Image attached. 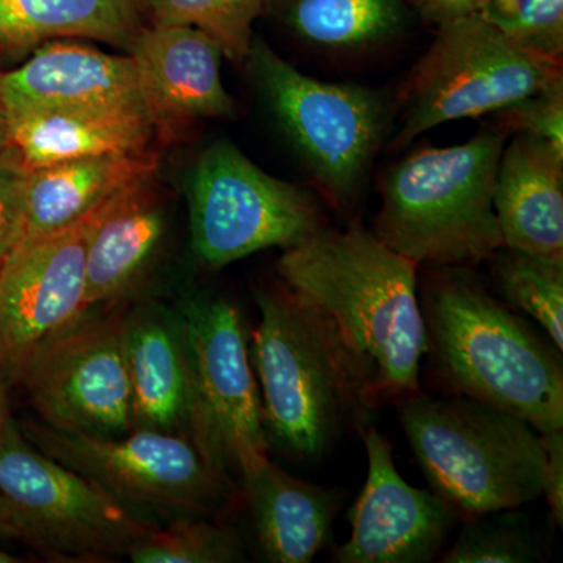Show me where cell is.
Here are the masks:
<instances>
[{
	"mask_svg": "<svg viewBox=\"0 0 563 563\" xmlns=\"http://www.w3.org/2000/svg\"><path fill=\"white\" fill-rule=\"evenodd\" d=\"M154 180L139 181L103 206L88 242L87 310L129 301L161 258L169 220Z\"/></svg>",
	"mask_w": 563,
	"mask_h": 563,
	"instance_id": "ac0fdd59",
	"label": "cell"
},
{
	"mask_svg": "<svg viewBox=\"0 0 563 563\" xmlns=\"http://www.w3.org/2000/svg\"><path fill=\"white\" fill-rule=\"evenodd\" d=\"M255 302L261 321L250 357L268 442L320 461L347 428L368 420L357 374L328 318L282 282L258 287Z\"/></svg>",
	"mask_w": 563,
	"mask_h": 563,
	"instance_id": "3957f363",
	"label": "cell"
},
{
	"mask_svg": "<svg viewBox=\"0 0 563 563\" xmlns=\"http://www.w3.org/2000/svg\"><path fill=\"white\" fill-rule=\"evenodd\" d=\"M404 0H266L265 11L303 43L331 54L383 47L407 27Z\"/></svg>",
	"mask_w": 563,
	"mask_h": 563,
	"instance_id": "cb8c5ba5",
	"label": "cell"
},
{
	"mask_svg": "<svg viewBox=\"0 0 563 563\" xmlns=\"http://www.w3.org/2000/svg\"><path fill=\"white\" fill-rule=\"evenodd\" d=\"M498 128L548 141L563 152V77L523 101L499 110Z\"/></svg>",
	"mask_w": 563,
	"mask_h": 563,
	"instance_id": "f546056e",
	"label": "cell"
},
{
	"mask_svg": "<svg viewBox=\"0 0 563 563\" xmlns=\"http://www.w3.org/2000/svg\"><path fill=\"white\" fill-rule=\"evenodd\" d=\"M7 114L32 110L143 106L131 55L107 54L79 43L41 44L21 68L0 70Z\"/></svg>",
	"mask_w": 563,
	"mask_h": 563,
	"instance_id": "e0dca14e",
	"label": "cell"
},
{
	"mask_svg": "<svg viewBox=\"0 0 563 563\" xmlns=\"http://www.w3.org/2000/svg\"><path fill=\"white\" fill-rule=\"evenodd\" d=\"M129 559L133 563H235L246 561V555L235 529L190 515L152 529Z\"/></svg>",
	"mask_w": 563,
	"mask_h": 563,
	"instance_id": "4316f807",
	"label": "cell"
},
{
	"mask_svg": "<svg viewBox=\"0 0 563 563\" xmlns=\"http://www.w3.org/2000/svg\"><path fill=\"white\" fill-rule=\"evenodd\" d=\"M0 265H2V262H0Z\"/></svg>",
	"mask_w": 563,
	"mask_h": 563,
	"instance_id": "74e56055",
	"label": "cell"
},
{
	"mask_svg": "<svg viewBox=\"0 0 563 563\" xmlns=\"http://www.w3.org/2000/svg\"><path fill=\"white\" fill-rule=\"evenodd\" d=\"M25 437L109 493L143 520L173 521L217 514L231 498V479L214 472L187 437L133 429L118 439H96L25 424Z\"/></svg>",
	"mask_w": 563,
	"mask_h": 563,
	"instance_id": "9c48e42d",
	"label": "cell"
},
{
	"mask_svg": "<svg viewBox=\"0 0 563 563\" xmlns=\"http://www.w3.org/2000/svg\"><path fill=\"white\" fill-rule=\"evenodd\" d=\"M187 199L192 251L210 269L269 247L290 250L329 225L312 192L263 172L228 140L199 155Z\"/></svg>",
	"mask_w": 563,
	"mask_h": 563,
	"instance_id": "ba28073f",
	"label": "cell"
},
{
	"mask_svg": "<svg viewBox=\"0 0 563 563\" xmlns=\"http://www.w3.org/2000/svg\"><path fill=\"white\" fill-rule=\"evenodd\" d=\"M9 121L11 144L32 169L95 155L140 154L157 136L143 106L21 111Z\"/></svg>",
	"mask_w": 563,
	"mask_h": 563,
	"instance_id": "7402d4cb",
	"label": "cell"
},
{
	"mask_svg": "<svg viewBox=\"0 0 563 563\" xmlns=\"http://www.w3.org/2000/svg\"><path fill=\"white\" fill-rule=\"evenodd\" d=\"M121 336L133 429L177 433L191 440L195 390L180 310L155 302L136 303L122 317Z\"/></svg>",
	"mask_w": 563,
	"mask_h": 563,
	"instance_id": "2e32d148",
	"label": "cell"
},
{
	"mask_svg": "<svg viewBox=\"0 0 563 563\" xmlns=\"http://www.w3.org/2000/svg\"><path fill=\"white\" fill-rule=\"evenodd\" d=\"M125 310L90 314L41 343L16 379L55 431L118 439L133 431L131 384L122 351Z\"/></svg>",
	"mask_w": 563,
	"mask_h": 563,
	"instance_id": "7c38bea8",
	"label": "cell"
},
{
	"mask_svg": "<svg viewBox=\"0 0 563 563\" xmlns=\"http://www.w3.org/2000/svg\"><path fill=\"white\" fill-rule=\"evenodd\" d=\"M562 77V60L526 49L477 13L444 22L406 81L393 147L444 122L498 113Z\"/></svg>",
	"mask_w": 563,
	"mask_h": 563,
	"instance_id": "52a82bcc",
	"label": "cell"
},
{
	"mask_svg": "<svg viewBox=\"0 0 563 563\" xmlns=\"http://www.w3.org/2000/svg\"><path fill=\"white\" fill-rule=\"evenodd\" d=\"M368 476L347 512L351 539L335 550L340 563H426L443 550L459 515L437 493L402 479L391 444L368 421L358 426Z\"/></svg>",
	"mask_w": 563,
	"mask_h": 563,
	"instance_id": "5bb4252c",
	"label": "cell"
},
{
	"mask_svg": "<svg viewBox=\"0 0 563 563\" xmlns=\"http://www.w3.org/2000/svg\"><path fill=\"white\" fill-rule=\"evenodd\" d=\"M544 450L543 495L555 523L563 525V429L540 433Z\"/></svg>",
	"mask_w": 563,
	"mask_h": 563,
	"instance_id": "1f68e13d",
	"label": "cell"
},
{
	"mask_svg": "<svg viewBox=\"0 0 563 563\" xmlns=\"http://www.w3.org/2000/svg\"><path fill=\"white\" fill-rule=\"evenodd\" d=\"M477 14L526 49L563 62V0H485Z\"/></svg>",
	"mask_w": 563,
	"mask_h": 563,
	"instance_id": "83f0119b",
	"label": "cell"
},
{
	"mask_svg": "<svg viewBox=\"0 0 563 563\" xmlns=\"http://www.w3.org/2000/svg\"><path fill=\"white\" fill-rule=\"evenodd\" d=\"M179 310L195 390L191 442L229 479L247 459L268 454L269 444L243 317L217 296H191Z\"/></svg>",
	"mask_w": 563,
	"mask_h": 563,
	"instance_id": "8fae6325",
	"label": "cell"
},
{
	"mask_svg": "<svg viewBox=\"0 0 563 563\" xmlns=\"http://www.w3.org/2000/svg\"><path fill=\"white\" fill-rule=\"evenodd\" d=\"M421 287L424 354L444 390L537 432L563 429L562 351L496 299L470 266H431Z\"/></svg>",
	"mask_w": 563,
	"mask_h": 563,
	"instance_id": "7a4b0ae2",
	"label": "cell"
},
{
	"mask_svg": "<svg viewBox=\"0 0 563 563\" xmlns=\"http://www.w3.org/2000/svg\"><path fill=\"white\" fill-rule=\"evenodd\" d=\"M0 493L16 515L22 540L62 561L129 558L158 528L87 477L41 453L14 420L0 435Z\"/></svg>",
	"mask_w": 563,
	"mask_h": 563,
	"instance_id": "30bf717a",
	"label": "cell"
},
{
	"mask_svg": "<svg viewBox=\"0 0 563 563\" xmlns=\"http://www.w3.org/2000/svg\"><path fill=\"white\" fill-rule=\"evenodd\" d=\"M0 539L22 540V531L16 515H14L7 499L3 498L2 493H0Z\"/></svg>",
	"mask_w": 563,
	"mask_h": 563,
	"instance_id": "836d02e7",
	"label": "cell"
},
{
	"mask_svg": "<svg viewBox=\"0 0 563 563\" xmlns=\"http://www.w3.org/2000/svg\"><path fill=\"white\" fill-rule=\"evenodd\" d=\"M13 421L7 406L5 391H3L2 384H0V435L9 428L10 422Z\"/></svg>",
	"mask_w": 563,
	"mask_h": 563,
	"instance_id": "d590c367",
	"label": "cell"
},
{
	"mask_svg": "<svg viewBox=\"0 0 563 563\" xmlns=\"http://www.w3.org/2000/svg\"><path fill=\"white\" fill-rule=\"evenodd\" d=\"M507 140L496 125L396 162L380 179L374 235L420 266L472 268L487 261L503 247L493 195Z\"/></svg>",
	"mask_w": 563,
	"mask_h": 563,
	"instance_id": "277c9868",
	"label": "cell"
},
{
	"mask_svg": "<svg viewBox=\"0 0 563 563\" xmlns=\"http://www.w3.org/2000/svg\"><path fill=\"white\" fill-rule=\"evenodd\" d=\"M147 25H185L220 44L229 60L243 65L254 40V22L266 0H140Z\"/></svg>",
	"mask_w": 563,
	"mask_h": 563,
	"instance_id": "484cf974",
	"label": "cell"
},
{
	"mask_svg": "<svg viewBox=\"0 0 563 563\" xmlns=\"http://www.w3.org/2000/svg\"><path fill=\"white\" fill-rule=\"evenodd\" d=\"M485 0H409L424 20L444 24L477 13Z\"/></svg>",
	"mask_w": 563,
	"mask_h": 563,
	"instance_id": "d6a6232c",
	"label": "cell"
},
{
	"mask_svg": "<svg viewBox=\"0 0 563 563\" xmlns=\"http://www.w3.org/2000/svg\"><path fill=\"white\" fill-rule=\"evenodd\" d=\"M255 537L266 561L309 563L331 539L343 495L279 468L268 454L239 466Z\"/></svg>",
	"mask_w": 563,
	"mask_h": 563,
	"instance_id": "ffe728a7",
	"label": "cell"
},
{
	"mask_svg": "<svg viewBox=\"0 0 563 563\" xmlns=\"http://www.w3.org/2000/svg\"><path fill=\"white\" fill-rule=\"evenodd\" d=\"M157 168L154 152L147 151L95 155L31 169L20 243L76 224L125 188L155 177Z\"/></svg>",
	"mask_w": 563,
	"mask_h": 563,
	"instance_id": "44dd1931",
	"label": "cell"
},
{
	"mask_svg": "<svg viewBox=\"0 0 563 563\" xmlns=\"http://www.w3.org/2000/svg\"><path fill=\"white\" fill-rule=\"evenodd\" d=\"M11 143L10 139V121L7 114L5 107H3L2 99H0V150Z\"/></svg>",
	"mask_w": 563,
	"mask_h": 563,
	"instance_id": "e575fe53",
	"label": "cell"
},
{
	"mask_svg": "<svg viewBox=\"0 0 563 563\" xmlns=\"http://www.w3.org/2000/svg\"><path fill=\"white\" fill-rule=\"evenodd\" d=\"M31 169L14 144L0 150V262L20 243L24 232L25 190Z\"/></svg>",
	"mask_w": 563,
	"mask_h": 563,
	"instance_id": "4dcf8cb0",
	"label": "cell"
},
{
	"mask_svg": "<svg viewBox=\"0 0 563 563\" xmlns=\"http://www.w3.org/2000/svg\"><path fill=\"white\" fill-rule=\"evenodd\" d=\"M141 102L157 136L202 120H232L235 101L222 84L220 44L185 25H146L131 51Z\"/></svg>",
	"mask_w": 563,
	"mask_h": 563,
	"instance_id": "9a60e30c",
	"label": "cell"
},
{
	"mask_svg": "<svg viewBox=\"0 0 563 563\" xmlns=\"http://www.w3.org/2000/svg\"><path fill=\"white\" fill-rule=\"evenodd\" d=\"M20 559L14 554L7 553V551L0 550V563H18Z\"/></svg>",
	"mask_w": 563,
	"mask_h": 563,
	"instance_id": "8d00e7d4",
	"label": "cell"
},
{
	"mask_svg": "<svg viewBox=\"0 0 563 563\" xmlns=\"http://www.w3.org/2000/svg\"><path fill=\"white\" fill-rule=\"evenodd\" d=\"M146 25L140 0H0V57H21L55 40L129 52Z\"/></svg>",
	"mask_w": 563,
	"mask_h": 563,
	"instance_id": "603a6c76",
	"label": "cell"
},
{
	"mask_svg": "<svg viewBox=\"0 0 563 563\" xmlns=\"http://www.w3.org/2000/svg\"><path fill=\"white\" fill-rule=\"evenodd\" d=\"M398 418L432 492L463 520L488 517L543 495L542 437L490 404L418 393Z\"/></svg>",
	"mask_w": 563,
	"mask_h": 563,
	"instance_id": "5b68a950",
	"label": "cell"
},
{
	"mask_svg": "<svg viewBox=\"0 0 563 563\" xmlns=\"http://www.w3.org/2000/svg\"><path fill=\"white\" fill-rule=\"evenodd\" d=\"M418 268L357 222L346 229L328 225L285 250L277 262L282 284L335 329L368 413L421 393Z\"/></svg>",
	"mask_w": 563,
	"mask_h": 563,
	"instance_id": "6da1fadb",
	"label": "cell"
},
{
	"mask_svg": "<svg viewBox=\"0 0 563 563\" xmlns=\"http://www.w3.org/2000/svg\"><path fill=\"white\" fill-rule=\"evenodd\" d=\"M244 65L321 198L342 217L354 213L390 131L388 99L361 85L306 76L255 36Z\"/></svg>",
	"mask_w": 563,
	"mask_h": 563,
	"instance_id": "8992f818",
	"label": "cell"
},
{
	"mask_svg": "<svg viewBox=\"0 0 563 563\" xmlns=\"http://www.w3.org/2000/svg\"><path fill=\"white\" fill-rule=\"evenodd\" d=\"M493 206L503 247L563 261V152L515 133L499 158Z\"/></svg>",
	"mask_w": 563,
	"mask_h": 563,
	"instance_id": "d6986e66",
	"label": "cell"
},
{
	"mask_svg": "<svg viewBox=\"0 0 563 563\" xmlns=\"http://www.w3.org/2000/svg\"><path fill=\"white\" fill-rule=\"evenodd\" d=\"M103 206L60 232L18 243L3 258L0 369L14 379L41 343L65 331L87 312L88 242Z\"/></svg>",
	"mask_w": 563,
	"mask_h": 563,
	"instance_id": "4fadbf2b",
	"label": "cell"
},
{
	"mask_svg": "<svg viewBox=\"0 0 563 563\" xmlns=\"http://www.w3.org/2000/svg\"><path fill=\"white\" fill-rule=\"evenodd\" d=\"M542 553L518 529L485 520H466L453 547L443 554V563H531L542 562Z\"/></svg>",
	"mask_w": 563,
	"mask_h": 563,
	"instance_id": "f1b7e54d",
	"label": "cell"
},
{
	"mask_svg": "<svg viewBox=\"0 0 563 563\" xmlns=\"http://www.w3.org/2000/svg\"><path fill=\"white\" fill-rule=\"evenodd\" d=\"M485 262L503 298L539 322L562 351L563 261L499 247Z\"/></svg>",
	"mask_w": 563,
	"mask_h": 563,
	"instance_id": "d4e9b609",
	"label": "cell"
}]
</instances>
